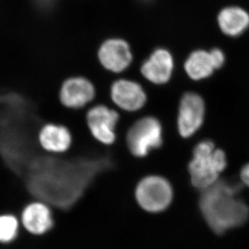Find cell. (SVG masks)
Wrapping results in <instances>:
<instances>
[{
	"label": "cell",
	"instance_id": "obj_1",
	"mask_svg": "<svg viewBox=\"0 0 249 249\" xmlns=\"http://www.w3.org/2000/svg\"><path fill=\"white\" fill-rule=\"evenodd\" d=\"M111 165L106 157L65 160L41 151L29 163L24 184L32 199L69 210L99 173Z\"/></svg>",
	"mask_w": 249,
	"mask_h": 249
},
{
	"label": "cell",
	"instance_id": "obj_2",
	"mask_svg": "<svg viewBox=\"0 0 249 249\" xmlns=\"http://www.w3.org/2000/svg\"><path fill=\"white\" fill-rule=\"evenodd\" d=\"M241 189L240 183L219 180L202 190L199 200L200 210L204 219L216 234L222 235L248 220L249 206L239 196Z\"/></svg>",
	"mask_w": 249,
	"mask_h": 249
},
{
	"label": "cell",
	"instance_id": "obj_3",
	"mask_svg": "<svg viewBox=\"0 0 249 249\" xmlns=\"http://www.w3.org/2000/svg\"><path fill=\"white\" fill-rule=\"evenodd\" d=\"M228 166L225 152L216 148L211 140H203L196 144L189 162V171L191 182L201 191L214 185L219 176Z\"/></svg>",
	"mask_w": 249,
	"mask_h": 249
},
{
	"label": "cell",
	"instance_id": "obj_4",
	"mask_svg": "<svg viewBox=\"0 0 249 249\" xmlns=\"http://www.w3.org/2000/svg\"><path fill=\"white\" fill-rule=\"evenodd\" d=\"M135 197L144 211L160 213L170 206L173 198V187L164 178L148 176L137 185Z\"/></svg>",
	"mask_w": 249,
	"mask_h": 249
},
{
	"label": "cell",
	"instance_id": "obj_5",
	"mask_svg": "<svg viewBox=\"0 0 249 249\" xmlns=\"http://www.w3.org/2000/svg\"><path fill=\"white\" fill-rule=\"evenodd\" d=\"M126 142L133 156L145 157L151 150L162 146V124L153 117L141 118L130 127L127 133Z\"/></svg>",
	"mask_w": 249,
	"mask_h": 249
},
{
	"label": "cell",
	"instance_id": "obj_6",
	"mask_svg": "<svg viewBox=\"0 0 249 249\" xmlns=\"http://www.w3.org/2000/svg\"><path fill=\"white\" fill-rule=\"evenodd\" d=\"M18 215L21 228L35 236L46 235L54 226L52 207L36 199L24 205Z\"/></svg>",
	"mask_w": 249,
	"mask_h": 249
},
{
	"label": "cell",
	"instance_id": "obj_7",
	"mask_svg": "<svg viewBox=\"0 0 249 249\" xmlns=\"http://www.w3.org/2000/svg\"><path fill=\"white\" fill-rule=\"evenodd\" d=\"M206 106L202 97L187 92L180 100L178 117V131L183 138L193 136L203 124Z\"/></svg>",
	"mask_w": 249,
	"mask_h": 249
},
{
	"label": "cell",
	"instance_id": "obj_8",
	"mask_svg": "<svg viewBox=\"0 0 249 249\" xmlns=\"http://www.w3.org/2000/svg\"><path fill=\"white\" fill-rule=\"evenodd\" d=\"M119 115L106 106H96L87 113V123L92 136L101 143L110 145L115 141V127Z\"/></svg>",
	"mask_w": 249,
	"mask_h": 249
},
{
	"label": "cell",
	"instance_id": "obj_9",
	"mask_svg": "<svg viewBox=\"0 0 249 249\" xmlns=\"http://www.w3.org/2000/svg\"><path fill=\"white\" fill-rule=\"evenodd\" d=\"M96 94L93 84L84 77H72L62 83L59 90V101L69 108H81L91 102Z\"/></svg>",
	"mask_w": 249,
	"mask_h": 249
},
{
	"label": "cell",
	"instance_id": "obj_10",
	"mask_svg": "<svg viewBox=\"0 0 249 249\" xmlns=\"http://www.w3.org/2000/svg\"><path fill=\"white\" fill-rule=\"evenodd\" d=\"M98 57L106 69L115 73L124 71L132 62L130 47L123 39L113 38L105 41L100 47Z\"/></svg>",
	"mask_w": 249,
	"mask_h": 249
},
{
	"label": "cell",
	"instance_id": "obj_11",
	"mask_svg": "<svg viewBox=\"0 0 249 249\" xmlns=\"http://www.w3.org/2000/svg\"><path fill=\"white\" fill-rule=\"evenodd\" d=\"M111 97L122 109L134 112L142 108L146 101V92L140 84L129 79H119L111 87Z\"/></svg>",
	"mask_w": 249,
	"mask_h": 249
},
{
	"label": "cell",
	"instance_id": "obj_12",
	"mask_svg": "<svg viewBox=\"0 0 249 249\" xmlns=\"http://www.w3.org/2000/svg\"><path fill=\"white\" fill-rule=\"evenodd\" d=\"M39 146L46 153H64L71 145L72 136L69 129L54 123L44 124L37 134Z\"/></svg>",
	"mask_w": 249,
	"mask_h": 249
},
{
	"label": "cell",
	"instance_id": "obj_13",
	"mask_svg": "<svg viewBox=\"0 0 249 249\" xmlns=\"http://www.w3.org/2000/svg\"><path fill=\"white\" fill-rule=\"evenodd\" d=\"M174 61L169 51L158 49L151 53L141 67L142 75L155 84H166L171 79Z\"/></svg>",
	"mask_w": 249,
	"mask_h": 249
},
{
	"label": "cell",
	"instance_id": "obj_14",
	"mask_svg": "<svg viewBox=\"0 0 249 249\" xmlns=\"http://www.w3.org/2000/svg\"><path fill=\"white\" fill-rule=\"evenodd\" d=\"M221 31L227 36L236 37L245 34L249 28V13L243 7L228 6L218 15Z\"/></svg>",
	"mask_w": 249,
	"mask_h": 249
},
{
	"label": "cell",
	"instance_id": "obj_15",
	"mask_svg": "<svg viewBox=\"0 0 249 249\" xmlns=\"http://www.w3.org/2000/svg\"><path fill=\"white\" fill-rule=\"evenodd\" d=\"M187 74L194 80L209 78L215 70L208 51L197 50L190 53L185 63Z\"/></svg>",
	"mask_w": 249,
	"mask_h": 249
},
{
	"label": "cell",
	"instance_id": "obj_16",
	"mask_svg": "<svg viewBox=\"0 0 249 249\" xmlns=\"http://www.w3.org/2000/svg\"><path fill=\"white\" fill-rule=\"evenodd\" d=\"M21 224L19 215L14 212H0V245H9L19 236Z\"/></svg>",
	"mask_w": 249,
	"mask_h": 249
},
{
	"label": "cell",
	"instance_id": "obj_17",
	"mask_svg": "<svg viewBox=\"0 0 249 249\" xmlns=\"http://www.w3.org/2000/svg\"><path fill=\"white\" fill-rule=\"evenodd\" d=\"M211 59L213 62V67L215 70L219 69L223 67L224 62H225V54L220 49L214 48L210 51Z\"/></svg>",
	"mask_w": 249,
	"mask_h": 249
},
{
	"label": "cell",
	"instance_id": "obj_18",
	"mask_svg": "<svg viewBox=\"0 0 249 249\" xmlns=\"http://www.w3.org/2000/svg\"><path fill=\"white\" fill-rule=\"evenodd\" d=\"M240 179L243 184L249 187V163L243 167L240 172Z\"/></svg>",
	"mask_w": 249,
	"mask_h": 249
}]
</instances>
